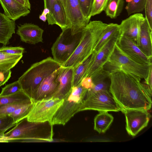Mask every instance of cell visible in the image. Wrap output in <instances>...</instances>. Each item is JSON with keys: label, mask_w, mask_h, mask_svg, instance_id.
<instances>
[{"label": "cell", "mask_w": 152, "mask_h": 152, "mask_svg": "<svg viewBox=\"0 0 152 152\" xmlns=\"http://www.w3.org/2000/svg\"><path fill=\"white\" fill-rule=\"evenodd\" d=\"M33 101L21 90L13 94L6 96L0 95V106L13 103Z\"/></svg>", "instance_id": "cell-25"}, {"label": "cell", "mask_w": 152, "mask_h": 152, "mask_svg": "<svg viewBox=\"0 0 152 152\" xmlns=\"http://www.w3.org/2000/svg\"><path fill=\"white\" fill-rule=\"evenodd\" d=\"M27 3L29 4H30L29 0H25Z\"/></svg>", "instance_id": "cell-45"}, {"label": "cell", "mask_w": 152, "mask_h": 152, "mask_svg": "<svg viewBox=\"0 0 152 152\" xmlns=\"http://www.w3.org/2000/svg\"><path fill=\"white\" fill-rule=\"evenodd\" d=\"M0 3L4 14L14 21L27 15L30 12V10L26 6L15 0H0Z\"/></svg>", "instance_id": "cell-18"}, {"label": "cell", "mask_w": 152, "mask_h": 152, "mask_svg": "<svg viewBox=\"0 0 152 152\" xmlns=\"http://www.w3.org/2000/svg\"><path fill=\"white\" fill-rule=\"evenodd\" d=\"M22 90L21 86L17 80L6 85L2 88L0 96H6L16 93Z\"/></svg>", "instance_id": "cell-33"}, {"label": "cell", "mask_w": 152, "mask_h": 152, "mask_svg": "<svg viewBox=\"0 0 152 152\" xmlns=\"http://www.w3.org/2000/svg\"><path fill=\"white\" fill-rule=\"evenodd\" d=\"M39 19L44 22H45L47 20V15L41 14L39 16Z\"/></svg>", "instance_id": "cell-42"}, {"label": "cell", "mask_w": 152, "mask_h": 152, "mask_svg": "<svg viewBox=\"0 0 152 152\" xmlns=\"http://www.w3.org/2000/svg\"><path fill=\"white\" fill-rule=\"evenodd\" d=\"M17 26L16 33L22 42L31 44L42 42L44 30L38 25L26 23Z\"/></svg>", "instance_id": "cell-16"}, {"label": "cell", "mask_w": 152, "mask_h": 152, "mask_svg": "<svg viewBox=\"0 0 152 152\" xmlns=\"http://www.w3.org/2000/svg\"><path fill=\"white\" fill-rule=\"evenodd\" d=\"M50 12L47 15L49 25L58 26L62 30L69 27V23L63 4L59 0L54 1L50 8Z\"/></svg>", "instance_id": "cell-17"}, {"label": "cell", "mask_w": 152, "mask_h": 152, "mask_svg": "<svg viewBox=\"0 0 152 152\" xmlns=\"http://www.w3.org/2000/svg\"><path fill=\"white\" fill-rule=\"evenodd\" d=\"M116 45L125 54L136 62L143 64H152V59L147 57L134 42L128 38L121 35Z\"/></svg>", "instance_id": "cell-15"}, {"label": "cell", "mask_w": 152, "mask_h": 152, "mask_svg": "<svg viewBox=\"0 0 152 152\" xmlns=\"http://www.w3.org/2000/svg\"><path fill=\"white\" fill-rule=\"evenodd\" d=\"M121 35L119 25L116 23L108 24L101 34L94 48V51L98 52L110 39Z\"/></svg>", "instance_id": "cell-22"}, {"label": "cell", "mask_w": 152, "mask_h": 152, "mask_svg": "<svg viewBox=\"0 0 152 152\" xmlns=\"http://www.w3.org/2000/svg\"><path fill=\"white\" fill-rule=\"evenodd\" d=\"M61 66L51 57L33 64L18 80L22 90L32 100L41 82Z\"/></svg>", "instance_id": "cell-4"}, {"label": "cell", "mask_w": 152, "mask_h": 152, "mask_svg": "<svg viewBox=\"0 0 152 152\" xmlns=\"http://www.w3.org/2000/svg\"><path fill=\"white\" fill-rule=\"evenodd\" d=\"M87 89L80 84L73 86L65 96L62 104L53 115L51 122L53 125H64L76 113L80 111Z\"/></svg>", "instance_id": "cell-6"}, {"label": "cell", "mask_w": 152, "mask_h": 152, "mask_svg": "<svg viewBox=\"0 0 152 152\" xmlns=\"http://www.w3.org/2000/svg\"><path fill=\"white\" fill-rule=\"evenodd\" d=\"M82 32L72 34L70 28L62 31L51 48L53 58L61 65L71 56L78 45Z\"/></svg>", "instance_id": "cell-7"}, {"label": "cell", "mask_w": 152, "mask_h": 152, "mask_svg": "<svg viewBox=\"0 0 152 152\" xmlns=\"http://www.w3.org/2000/svg\"><path fill=\"white\" fill-rule=\"evenodd\" d=\"M125 115L126 129L128 133L134 137L146 127L151 117L148 110L138 109H122Z\"/></svg>", "instance_id": "cell-11"}, {"label": "cell", "mask_w": 152, "mask_h": 152, "mask_svg": "<svg viewBox=\"0 0 152 152\" xmlns=\"http://www.w3.org/2000/svg\"><path fill=\"white\" fill-rule=\"evenodd\" d=\"M80 84L88 90L92 88L94 83L91 77L88 76L83 78Z\"/></svg>", "instance_id": "cell-38"}, {"label": "cell", "mask_w": 152, "mask_h": 152, "mask_svg": "<svg viewBox=\"0 0 152 152\" xmlns=\"http://www.w3.org/2000/svg\"><path fill=\"white\" fill-rule=\"evenodd\" d=\"M1 71H0V72H1Z\"/></svg>", "instance_id": "cell-46"}, {"label": "cell", "mask_w": 152, "mask_h": 152, "mask_svg": "<svg viewBox=\"0 0 152 152\" xmlns=\"http://www.w3.org/2000/svg\"><path fill=\"white\" fill-rule=\"evenodd\" d=\"M64 99L53 96L33 102L32 108L27 118L34 122L48 121L51 123L56 112L62 104Z\"/></svg>", "instance_id": "cell-9"}, {"label": "cell", "mask_w": 152, "mask_h": 152, "mask_svg": "<svg viewBox=\"0 0 152 152\" xmlns=\"http://www.w3.org/2000/svg\"><path fill=\"white\" fill-rule=\"evenodd\" d=\"M16 124L10 115L0 116V135H4L6 131Z\"/></svg>", "instance_id": "cell-32"}, {"label": "cell", "mask_w": 152, "mask_h": 152, "mask_svg": "<svg viewBox=\"0 0 152 152\" xmlns=\"http://www.w3.org/2000/svg\"><path fill=\"white\" fill-rule=\"evenodd\" d=\"M120 35L110 39L98 52L93 51L89 66L83 78L88 76L93 77L103 72L104 66L114 49Z\"/></svg>", "instance_id": "cell-10"}, {"label": "cell", "mask_w": 152, "mask_h": 152, "mask_svg": "<svg viewBox=\"0 0 152 152\" xmlns=\"http://www.w3.org/2000/svg\"><path fill=\"white\" fill-rule=\"evenodd\" d=\"M108 91L121 110L151 108L152 92L145 83L122 71L109 73Z\"/></svg>", "instance_id": "cell-1"}, {"label": "cell", "mask_w": 152, "mask_h": 152, "mask_svg": "<svg viewBox=\"0 0 152 152\" xmlns=\"http://www.w3.org/2000/svg\"><path fill=\"white\" fill-rule=\"evenodd\" d=\"M124 0H108L104 10L106 15L115 19L120 14L124 6Z\"/></svg>", "instance_id": "cell-27"}, {"label": "cell", "mask_w": 152, "mask_h": 152, "mask_svg": "<svg viewBox=\"0 0 152 152\" xmlns=\"http://www.w3.org/2000/svg\"><path fill=\"white\" fill-rule=\"evenodd\" d=\"M53 125L48 121L34 122L27 118L4 134L3 142H39L53 140Z\"/></svg>", "instance_id": "cell-2"}, {"label": "cell", "mask_w": 152, "mask_h": 152, "mask_svg": "<svg viewBox=\"0 0 152 152\" xmlns=\"http://www.w3.org/2000/svg\"><path fill=\"white\" fill-rule=\"evenodd\" d=\"M25 50L22 47H7L5 46L0 47V51L10 54H23Z\"/></svg>", "instance_id": "cell-36"}, {"label": "cell", "mask_w": 152, "mask_h": 152, "mask_svg": "<svg viewBox=\"0 0 152 152\" xmlns=\"http://www.w3.org/2000/svg\"><path fill=\"white\" fill-rule=\"evenodd\" d=\"M50 10L47 8H44L42 14L47 15L50 12Z\"/></svg>", "instance_id": "cell-43"}, {"label": "cell", "mask_w": 152, "mask_h": 152, "mask_svg": "<svg viewBox=\"0 0 152 152\" xmlns=\"http://www.w3.org/2000/svg\"><path fill=\"white\" fill-rule=\"evenodd\" d=\"M125 9L129 15L140 13L144 10L145 0H126Z\"/></svg>", "instance_id": "cell-29"}, {"label": "cell", "mask_w": 152, "mask_h": 152, "mask_svg": "<svg viewBox=\"0 0 152 152\" xmlns=\"http://www.w3.org/2000/svg\"><path fill=\"white\" fill-rule=\"evenodd\" d=\"M64 6L72 34L82 31L90 20L83 15L78 0H65Z\"/></svg>", "instance_id": "cell-12"}, {"label": "cell", "mask_w": 152, "mask_h": 152, "mask_svg": "<svg viewBox=\"0 0 152 152\" xmlns=\"http://www.w3.org/2000/svg\"><path fill=\"white\" fill-rule=\"evenodd\" d=\"M33 104H28L16 109L10 115L12 118L14 123L17 124L26 118L31 110Z\"/></svg>", "instance_id": "cell-28"}, {"label": "cell", "mask_w": 152, "mask_h": 152, "mask_svg": "<svg viewBox=\"0 0 152 152\" xmlns=\"http://www.w3.org/2000/svg\"><path fill=\"white\" fill-rule=\"evenodd\" d=\"M11 70L0 72V87L8 81L11 77Z\"/></svg>", "instance_id": "cell-37"}, {"label": "cell", "mask_w": 152, "mask_h": 152, "mask_svg": "<svg viewBox=\"0 0 152 152\" xmlns=\"http://www.w3.org/2000/svg\"><path fill=\"white\" fill-rule=\"evenodd\" d=\"M94 0H78L82 12L84 16L90 20V13Z\"/></svg>", "instance_id": "cell-34"}, {"label": "cell", "mask_w": 152, "mask_h": 152, "mask_svg": "<svg viewBox=\"0 0 152 152\" xmlns=\"http://www.w3.org/2000/svg\"><path fill=\"white\" fill-rule=\"evenodd\" d=\"M152 30L145 17L140 26L138 47L144 54L150 59L152 57Z\"/></svg>", "instance_id": "cell-20"}, {"label": "cell", "mask_w": 152, "mask_h": 152, "mask_svg": "<svg viewBox=\"0 0 152 152\" xmlns=\"http://www.w3.org/2000/svg\"><path fill=\"white\" fill-rule=\"evenodd\" d=\"M145 83L150 91H152V65L150 66L147 78L145 80Z\"/></svg>", "instance_id": "cell-39"}, {"label": "cell", "mask_w": 152, "mask_h": 152, "mask_svg": "<svg viewBox=\"0 0 152 152\" xmlns=\"http://www.w3.org/2000/svg\"><path fill=\"white\" fill-rule=\"evenodd\" d=\"M144 18L143 15L139 13L132 14L122 20L119 25L121 35L132 40L138 46L140 26Z\"/></svg>", "instance_id": "cell-14"}, {"label": "cell", "mask_w": 152, "mask_h": 152, "mask_svg": "<svg viewBox=\"0 0 152 152\" xmlns=\"http://www.w3.org/2000/svg\"><path fill=\"white\" fill-rule=\"evenodd\" d=\"M152 65L136 62L125 54L116 44L104 69L109 73L122 71L140 81L142 79L145 80Z\"/></svg>", "instance_id": "cell-5"}, {"label": "cell", "mask_w": 152, "mask_h": 152, "mask_svg": "<svg viewBox=\"0 0 152 152\" xmlns=\"http://www.w3.org/2000/svg\"><path fill=\"white\" fill-rule=\"evenodd\" d=\"M108 1V0H94L88 18L90 20L92 16L99 14L104 11Z\"/></svg>", "instance_id": "cell-31"}, {"label": "cell", "mask_w": 152, "mask_h": 152, "mask_svg": "<svg viewBox=\"0 0 152 152\" xmlns=\"http://www.w3.org/2000/svg\"><path fill=\"white\" fill-rule=\"evenodd\" d=\"M19 3L26 6L29 10H31V5L27 3L25 0H15Z\"/></svg>", "instance_id": "cell-41"}, {"label": "cell", "mask_w": 152, "mask_h": 152, "mask_svg": "<svg viewBox=\"0 0 152 152\" xmlns=\"http://www.w3.org/2000/svg\"><path fill=\"white\" fill-rule=\"evenodd\" d=\"M94 110L99 112H118L121 108L108 90L94 92L87 91L80 111Z\"/></svg>", "instance_id": "cell-8"}, {"label": "cell", "mask_w": 152, "mask_h": 152, "mask_svg": "<svg viewBox=\"0 0 152 152\" xmlns=\"http://www.w3.org/2000/svg\"><path fill=\"white\" fill-rule=\"evenodd\" d=\"M4 136V135H0V142H2V139Z\"/></svg>", "instance_id": "cell-44"}, {"label": "cell", "mask_w": 152, "mask_h": 152, "mask_svg": "<svg viewBox=\"0 0 152 152\" xmlns=\"http://www.w3.org/2000/svg\"><path fill=\"white\" fill-rule=\"evenodd\" d=\"M91 55L78 65L74 68L73 87L80 84L89 66Z\"/></svg>", "instance_id": "cell-26"}, {"label": "cell", "mask_w": 152, "mask_h": 152, "mask_svg": "<svg viewBox=\"0 0 152 152\" xmlns=\"http://www.w3.org/2000/svg\"><path fill=\"white\" fill-rule=\"evenodd\" d=\"M108 24L100 20L90 21L83 28L80 43L69 58L62 66L74 68L93 53L99 36Z\"/></svg>", "instance_id": "cell-3"}, {"label": "cell", "mask_w": 152, "mask_h": 152, "mask_svg": "<svg viewBox=\"0 0 152 152\" xmlns=\"http://www.w3.org/2000/svg\"><path fill=\"white\" fill-rule=\"evenodd\" d=\"M15 21L0 12V43L4 46L9 43L12 34L15 33Z\"/></svg>", "instance_id": "cell-21"}, {"label": "cell", "mask_w": 152, "mask_h": 152, "mask_svg": "<svg viewBox=\"0 0 152 152\" xmlns=\"http://www.w3.org/2000/svg\"><path fill=\"white\" fill-rule=\"evenodd\" d=\"M74 68L64 67L59 77V84L57 91L53 96L63 99L73 87Z\"/></svg>", "instance_id": "cell-19"}, {"label": "cell", "mask_w": 152, "mask_h": 152, "mask_svg": "<svg viewBox=\"0 0 152 152\" xmlns=\"http://www.w3.org/2000/svg\"><path fill=\"white\" fill-rule=\"evenodd\" d=\"M23 56V54H10L0 51V71H8L13 68Z\"/></svg>", "instance_id": "cell-24"}, {"label": "cell", "mask_w": 152, "mask_h": 152, "mask_svg": "<svg viewBox=\"0 0 152 152\" xmlns=\"http://www.w3.org/2000/svg\"><path fill=\"white\" fill-rule=\"evenodd\" d=\"M57 0H43L44 8H50L51 4L55 1ZM63 3V5L65 0H59Z\"/></svg>", "instance_id": "cell-40"}, {"label": "cell", "mask_w": 152, "mask_h": 152, "mask_svg": "<svg viewBox=\"0 0 152 152\" xmlns=\"http://www.w3.org/2000/svg\"><path fill=\"white\" fill-rule=\"evenodd\" d=\"M63 67L61 66L41 82L34 93L32 99L33 102L53 96L58 88L59 77Z\"/></svg>", "instance_id": "cell-13"}, {"label": "cell", "mask_w": 152, "mask_h": 152, "mask_svg": "<svg viewBox=\"0 0 152 152\" xmlns=\"http://www.w3.org/2000/svg\"><path fill=\"white\" fill-rule=\"evenodd\" d=\"M114 119L108 112H99L94 120V129L99 133H104L109 128Z\"/></svg>", "instance_id": "cell-23"}, {"label": "cell", "mask_w": 152, "mask_h": 152, "mask_svg": "<svg viewBox=\"0 0 152 152\" xmlns=\"http://www.w3.org/2000/svg\"><path fill=\"white\" fill-rule=\"evenodd\" d=\"M33 102V101L32 100L1 106H0V116L10 115L17 109Z\"/></svg>", "instance_id": "cell-30"}, {"label": "cell", "mask_w": 152, "mask_h": 152, "mask_svg": "<svg viewBox=\"0 0 152 152\" xmlns=\"http://www.w3.org/2000/svg\"><path fill=\"white\" fill-rule=\"evenodd\" d=\"M144 10L145 12V18L152 30V0H145Z\"/></svg>", "instance_id": "cell-35"}]
</instances>
